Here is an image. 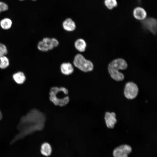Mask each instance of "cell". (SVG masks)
Listing matches in <instances>:
<instances>
[{"label":"cell","mask_w":157,"mask_h":157,"mask_svg":"<svg viewBox=\"0 0 157 157\" xmlns=\"http://www.w3.org/2000/svg\"><path fill=\"white\" fill-rule=\"evenodd\" d=\"M2 113L0 110V120L2 118Z\"/></svg>","instance_id":"cell-21"},{"label":"cell","mask_w":157,"mask_h":157,"mask_svg":"<svg viewBox=\"0 0 157 157\" xmlns=\"http://www.w3.org/2000/svg\"><path fill=\"white\" fill-rule=\"evenodd\" d=\"M10 65V61L8 58L4 56L0 58V69H5L8 68Z\"/></svg>","instance_id":"cell-18"},{"label":"cell","mask_w":157,"mask_h":157,"mask_svg":"<svg viewBox=\"0 0 157 157\" xmlns=\"http://www.w3.org/2000/svg\"><path fill=\"white\" fill-rule=\"evenodd\" d=\"M59 44V42L56 38L45 37L38 42L37 47L39 50L46 52L57 47Z\"/></svg>","instance_id":"cell-5"},{"label":"cell","mask_w":157,"mask_h":157,"mask_svg":"<svg viewBox=\"0 0 157 157\" xmlns=\"http://www.w3.org/2000/svg\"><path fill=\"white\" fill-rule=\"evenodd\" d=\"M8 6L6 3L0 1V13L8 10Z\"/></svg>","instance_id":"cell-20"},{"label":"cell","mask_w":157,"mask_h":157,"mask_svg":"<svg viewBox=\"0 0 157 157\" xmlns=\"http://www.w3.org/2000/svg\"><path fill=\"white\" fill-rule=\"evenodd\" d=\"M74 66L81 71L87 72H91L93 69L94 65L90 60H87L81 54H77L73 60Z\"/></svg>","instance_id":"cell-4"},{"label":"cell","mask_w":157,"mask_h":157,"mask_svg":"<svg viewBox=\"0 0 157 157\" xmlns=\"http://www.w3.org/2000/svg\"><path fill=\"white\" fill-rule=\"evenodd\" d=\"M74 45L76 49L81 52L85 51L87 46L85 40L80 38L76 40L74 42Z\"/></svg>","instance_id":"cell-15"},{"label":"cell","mask_w":157,"mask_h":157,"mask_svg":"<svg viewBox=\"0 0 157 157\" xmlns=\"http://www.w3.org/2000/svg\"><path fill=\"white\" fill-rule=\"evenodd\" d=\"M127 67L128 64L124 59L117 58L113 60L109 63L108 68L111 77L116 81H123L124 76L123 74L119 70L126 69Z\"/></svg>","instance_id":"cell-3"},{"label":"cell","mask_w":157,"mask_h":157,"mask_svg":"<svg viewBox=\"0 0 157 157\" xmlns=\"http://www.w3.org/2000/svg\"><path fill=\"white\" fill-rule=\"evenodd\" d=\"M61 72L65 75L72 74L74 71V68L72 65L69 62L62 63L60 66Z\"/></svg>","instance_id":"cell-11"},{"label":"cell","mask_w":157,"mask_h":157,"mask_svg":"<svg viewBox=\"0 0 157 157\" xmlns=\"http://www.w3.org/2000/svg\"><path fill=\"white\" fill-rule=\"evenodd\" d=\"M20 0V1H23V0ZM33 1H36L37 0H32Z\"/></svg>","instance_id":"cell-22"},{"label":"cell","mask_w":157,"mask_h":157,"mask_svg":"<svg viewBox=\"0 0 157 157\" xmlns=\"http://www.w3.org/2000/svg\"><path fill=\"white\" fill-rule=\"evenodd\" d=\"M62 25L64 29L69 32L74 31L76 28L75 23L70 18L65 19L63 22Z\"/></svg>","instance_id":"cell-12"},{"label":"cell","mask_w":157,"mask_h":157,"mask_svg":"<svg viewBox=\"0 0 157 157\" xmlns=\"http://www.w3.org/2000/svg\"><path fill=\"white\" fill-rule=\"evenodd\" d=\"M12 77L14 81L19 84H23L26 79L24 73L20 71L17 72L13 74Z\"/></svg>","instance_id":"cell-13"},{"label":"cell","mask_w":157,"mask_h":157,"mask_svg":"<svg viewBox=\"0 0 157 157\" xmlns=\"http://www.w3.org/2000/svg\"><path fill=\"white\" fill-rule=\"evenodd\" d=\"M133 15L134 17L140 21H142L147 17V13L145 10L143 8L138 6L133 9Z\"/></svg>","instance_id":"cell-9"},{"label":"cell","mask_w":157,"mask_h":157,"mask_svg":"<svg viewBox=\"0 0 157 157\" xmlns=\"http://www.w3.org/2000/svg\"><path fill=\"white\" fill-rule=\"evenodd\" d=\"M131 151L132 148L130 146L123 144L117 147L114 150L113 155L114 157H128Z\"/></svg>","instance_id":"cell-8"},{"label":"cell","mask_w":157,"mask_h":157,"mask_svg":"<svg viewBox=\"0 0 157 157\" xmlns=\"http://www.w3.org/2000/svg\"><path fill=\"white\" fill-rule=\"evenodd\" d=\"M116 115L114 112H106L105 115V119L107 127L110 129L114 128L117 122Z\"/></svg>","instance_id":"cell-10"},{"label":"cell","mask_w":157,"mask_h":157,"mask_svg":"<svg viewBox=\"0 0 157 157\" xmlns=\"http://www.w3.org/2000/svg\"><path fill=\"white\" fill-rule=\"evenodd\" d=\"M12 25V21L9 18L3 19L0 22V25L1 27L5 30H7L10 28Z\"/></svg>","instance_id":"cell-17"},{"label":"cell","mask_w":157,"mask_h":157,"mask_svg":"<svg viewBox=\"0 0 157 157\" xmlns=\"http://www.w3.org/2000/svg\"><path fill=\"white\" fill-rule=\"evenodd\" d=\"M40 151L41 154L44 156H50L52 152L51 145L47 142H44L41 145Z\"/></svg>","instance_id":"cell-14"},{"label":"cell","mask_w":157,"mask_h":157,"mask_svg":"<svg viewBox=\"0 0 157 157\" xmlns=\"http://www.w3.org/2000/svg\"><path fill=\"white\" fill-rule=\"evenodd\" d=\"M124 92L126 98L128 99H133L137 96L138 88L135 83L132 82H128L125 85Z\"/></svg>","instance_id":"cell-7"},{"label":"cell","mask_w":157,"mask_h":157,"mask_svg":"<svg viewBox=\"0 0 157 157\" xmlns=\"http://www.w3.org/2000/svg\"><path fill=\"white\" fill-rule=\"evenodd\" d=\"M45 117L38 110L33 109L22 117L17 128L19 133L12 142L34 132L42 130L44 125Z\"/></svg>","instance_id":"cell-1"},{"label":"cell","mask_w":157,"mask_h":157,"mask_svg":"<svg viewBox=\"0 0 157 157\" xmlns=\"http://www.w3.org/2000/svg\"><path fill=\"white\" fill-rule=\"evenodd\" d=\"M8 53V50L6 46L4 44L0 42V58L6 56Z\"/></svg>","instance_id":"cell-19"},{"label":"cell","mask_w":157,"mask_h":157,"mask_svg":"<svg viewBox=\"0 0 157 157\" xmlns=\"http://www.w3.org/2000/svg\"><path fill=\"white\" fill-rule=\"evenodd\" d=\"M104 3L105 7L110 10L117 7L118 5L117 0H104Z\"/></svg>","instance_id":"cell-16"},{"label":"cell","mask_w":157,"mask_h":157,"mask_svg":"<svg viewBox=\"0 0 157 157\" xmlns=\"http://www.w3.org/2000/svg\"><path fill=\"white\" fill-rule=\"evenodd\" d=\"M142 27L154 35L157 33V21L153 17H147L144 20L140 21Z\"/></svg>","instance_id":"cell-6"},{"label":"cell","mask_w":157,"mask_h":157,"mask_svg":"<svg viewBox=\"0 0 157 157\" xmlns=\"http://www.w3.org/2000/svg\"><path fill=\"white\" fill-rule=\"evenodd\" d=\"M68 94V90L64 87H53L50 90L49 98L55 105L63 106L69 102Z\"/></svg>","instance_id":"cell-2"}]
</instances>
